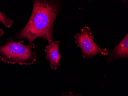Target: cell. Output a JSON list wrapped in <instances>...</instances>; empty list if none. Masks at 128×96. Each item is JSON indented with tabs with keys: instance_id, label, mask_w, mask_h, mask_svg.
<instances>
[{
	"instance_id": "ba28073f",
	"label": "cell",
	"mask_w": 128,
	"mask_h": 96,
	"mask_svg": "<svg viewBox=\"0 0 128 96\" xmlns=\"http://www.w3.org/2000/svg\"><path fill=\"white\" fill-rule=\"evenodd\" d=\"M4 31L3 30L0 28V37L2 36L4 34Z\"/></svg>"
},
{
	"instance_id": "277c9868",
	"label": "cell",
	"mask_w": 128,
	"mask_h": 96,
	"mask_svg": "<svg viewBox=\"0 0 128 96\" xmlns=\"http://www.w3.org/2000/svg\"><path fill=\"white\" fill-rule=\"evenodd\" d=\"M59 41H53L51 44L45 47L46 60H48L52 69H57L60 67V60L62 56L59 53Z\"/></svg>"
},
{
	"instance_id": "7a4b0ae2",
	"label": "cell",
	"mask_w": 128,
	"mask_h": 96,
	"mask_svg": "<svg viewBox=\"0 0 128 96\" xmlns=\"http://www.w3.org/2000/svg\"><path fill=\"white\" fill-rule=\"evenodd\" d=\"M34 42L26 45L22 40L16 42L10 37L4 44L0 45V58L6 63L32 65L37 58L34 51Z\"/></svg>"
},
{
	"instance_id": "5b68a950",
	"label": "cell",
	"mask_w": 128,
	"mask_h": 96,
	"mask_svg": "<svg viewBox=\"0 0 128 96\" xmlns=\"http://www.w3.org/2000/svg\"><path fill=\"white\" fill-rule=\"evenodd\" d=\"M106 60L108 63L116 59L128 57V35L126 34L123 39L113 50L109 52Z\"/></svg>"
},
{
	"instance_id": "3957f363",
	"label": "cell",
	"mask_w": 128,
	"mask_h": 96,
	"mask_svg": "<svg viewBox=\"0 0 128 96\" xmlns=\"http://www.w3.org/2000/svg\"><path fill=\"white\" fill-rule=\"evenodd\" d=\"M74 38L76 44L81 49L84 58L92 57L98 53L108 55L109 51L107 49H101L95 43L92 31L88 27H84L81 29V32L75 35Z\"/></svg>"
},
{
	"instance_id": "8992f818",
	"label": "cell",
	"mask_w": 128,
	"mask_h": 96,
	"mask_svg": "<svg viewBox=\"0 0 128 96\" xmlns=\"http://www.w3.org/2000/svg\"><path fill=\"white\" fill-rule=\"evenodd\" d=\"M0 22L2 23L6 27L9 28L13 25V21L5 13L0 11Z\"/></svg>"
},
{
	"instance_id": "52a82bcc",
	"label": "cell",
	"mask_w": 128,
	"mask_h": 96,
	"mask_svg": "<svg viewBox=\"0 0 128 96\" xmlns=\"http://www.w3.org/2000/svg\"><path fill=\"white\" fill-rule=\"evenodd\" d=\"M62 96H82L80 94H76V95H74V94H72V93H68V92H66V93H63V94H62Z\"/></svg>"
},
{
	"instance_id": "6da1fadb",
	"label": "cell",
	"mask_w": 128,
	"mask_h": 96,
	"mask_svg": "<svg viewBox=\"0 0 128 96\" xmlns=\"http://www.w3.org/2000/svg\"><path fill=\"white\" fill-rule=\"evenodd\" d=\"M61 8V4L56 1L34 0L32 13L27 24L13 39H24L30 44L41 38L50 44L53 42L54 21Z\"/></svg>"
}]
</instances>
